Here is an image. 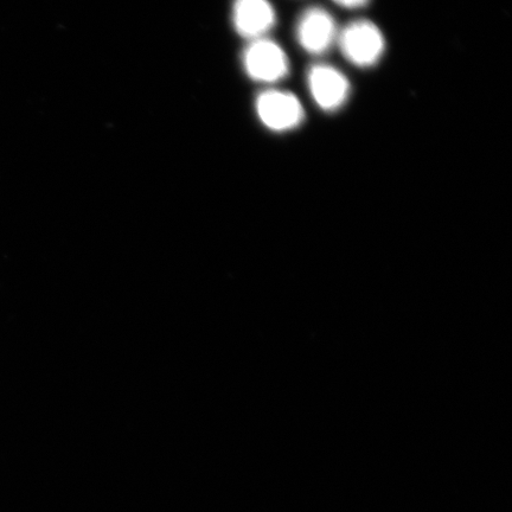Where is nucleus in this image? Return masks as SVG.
I'll return each mask as SVG.
<instances>
[{
	"label": "nucleus",
	"mask_w": 512,
	"mask_h": 512,
	"mask_svg": "<svg viewBox=\"0 0 512 512\" xmlns=\"http://www.w3.org/2000/svg\"><path fill=\"white\" fill-rule=\"evenodd\" d=\"M243 66L255 81L273 83L286 78L290 64L277 43L259 38L243 54Z\"/></svg>",
	"instance_id": "3"
},
{
	"label": "nucleus",
	"mask_w": 512,
	"mask_h": 512,
	"mask_svg": "<svg viewBox=\"0 0 512 512\" xmlns=\"http://www.w3.org/2000/svg\"><path fill=\"white\" fill-rule=\"evenodd\" d=\"M233 22L241 36L255 41L274 27L275 12L268 0H235Z\"/></svg>",
	"instance_id": "6"
},
{
	"label": "nucleus",
	"mask_w": 512,
	"mask_h": 512,
	"mask_svg": "<svg viewBox=\"0 0 512 512\" xmlns=\"http://www.w3.org/2000/svg\"><path fill=\"white\" fill-rule=\"evenodd\" d=\"M334 2L339 6H343V8L358 9L362 8L364 5H367L369 0H334Z\"/></svg>",
	"instance_id": "7"
},
{
	"label": "nucleus",
	"mask_w": 512,
	"mask_h": 512,
	"mask_svg": "<svg viewBox=\"0 0 512 512\" xmlns=\"http://www.w3.org/2000/svg\"><path fill=\"white\" fill-rule=\"evenodd\" d=\"M337 41L345 59L357 67L374 66L386 47L381 30L366 19L349 23Z\"/></svg>",
	"instance_id": "1"
},
{
	"label": "nucleus",
	"mask_w": 512,
	"mask_h": 512,
	"mask_svg": "<svg viewBox=\"0 0 512 512\" xmlns=\"http://www.w3.org/2000/svg\"><path fill=\"white\" fill-rule=\"evenodd\" d=\"M307 83L316 104L328 112L342 107L350 93L348 79L336 68L325 64H317L309 70Z\"/></svg>",
	"instance_id": "5"
},
{
	"label": "nucleus",
	"mask_w": 512,
	"mask_h": 512,
	"mask_svg": "<svg viewBox=\"0 0 512 512\" xmlns=\"http://www.w3.org/2000/svg\"><path fill=\"white\" fill-rule=\"evenodd\" d=\"M256 112L272 131L292 130L303 123L305 113L297 96L283 91H266L256 100Z\"/></svg>",
	"instance_id": "2"
},
{
	"label": "nucleus",
	"mask_w": 512,
	"mask_h": 512,
	"mask_svg": "<svg viewBox=\"0 0 512 512\" xmlns=\"http://www.w3.org/2000/svg\"><path fill=\"white\" fill-rule=\"evenodd\" d=\"M334 17L322 8L307 9L297 24V40L312 55H322L337 40Z\"/></svg>",
	"instance_id": "4"
}]
</instances>
